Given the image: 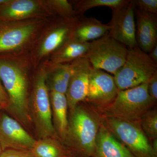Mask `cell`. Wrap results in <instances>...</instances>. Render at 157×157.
Wrapping results in <instances>:
<instances>
[{
    "label": "cell",
    "mask_w": 157,
    "mask_h": 157,
    "mask_svg": "<svg viewBox=\"0 0 157 157\" xmlns=\"http://www.w3.org/2000/svg\"><path fill=\"white\" fill-rule=\"evenodd\" d=\"M67 135L63 144L75 157H92L103 116L85 102L69 110Z\"/></svg>",
    "instance_id": "6da1fadb"
},
{
    "label": "cell",
    "mask_w": 157,
    "mask_h": 157,
    "mask_svg": "<svg viewBox=\"0 0 157 157\" xmlns=\"http://www.w3.org/2000/svg\"><path fill=\"white\" fill-rule=\"evenodd\" d=\"M0 79L8 96L6 110L25 128L32 123L29 108V82L25 69L7 56H0Z\"/></svg>",
    "instance_id": "7a4b0ae2"
},
{
    "label": "cell",
    "mask_w": 157,
    "mask_h": 157,
    "mask_svg": "<svg viewBox=\"0 0 157 157\" xmlns=\"http://www.w3.org/2000/svg\"><path fill=\"white\" fill-rule=\"evenodd\" d=\"M147 82L136 87L119 90L113 102L99 111L102 116L140 123L142 116L155 107L147 91Z\"/></svg>",
    "instance_id": "3957f363"
},
{
    "label": "cell",
    "mask_w": 157,
    "mask_h": 157,
    "mask_svg": "<svg viewBox=\"0 0 157 157\" xmlns=\"http://www.w3.org/2000/svg\"><path fill=\"white\" fill-rule=\"evenodd\" d=\"M47 75L46 71L43 69L39 71L36 77L30 96V114L32 123L35 127L37 139L52 137L59 140L52 124Z\"/></svg>",
    "instance_id": "277c9868"
},
{
    "label": "cell",
    "mask_w": 157,
    "mask_h": 157,
    "mask_svg": "<svg viewBox=\"0 0 157 157\" xmlns=\"http://www.w3.org/2000/svg\"><path fill=\"white\" fill-rule=\"evenodd\" d=\"M157 72V65L138 46L128 48L124 65L113 75L119 90L136 87L147 82Z\"/></svg>",
    "instance_id": "5b68a950"
},
{
    "label": "cell",
    "mask_w": 157,
    "mask_h": 157,
    "mask_svg": "<svg viewBox=\"0 0 157 157\" xmlns=\"http://www.w3.org/2000/svg\"><path fill=\"white\" fill-rule=\"evenodd\" d=\"M128 48L109 34L90 42L86 57L93 68L113 76L124 65Z\"/></svg>",
    "instance_id": "8992f818"
},
{
    "label": "cell",
    "mask_w": 157,
    "mask_h": 157,
    "mask_svg": "<svg viewBox=\"0 0 157 157\" xmlns=\"http://www.w3.org/2000/svg\"><path fill=\"white\" fill-rule=\"evenodd\" d=\"M103 123L135 157H157L154 153L151 143L142 131L140 123L130 122L103 116Z\"/></svg>",
    "instance_id": "52a82bcc"
},
{
    "label": "cell",
    "mask_w": 157,
    "mask_h": 157,
    "mask_svg": "<svg viewBox=\"0 0 157 157\" xmlns=\"http://www.w3.org/2000/svg\"><path fill=\"white\" fill-rule=\"evenodd\" d=\"M43 22L39 17L21 21H0V56L25 47Z\"/></svg>",
    "instance_id": "ba28073f"
},
{
    "label": "cell",
    "mask_w": 157,
    "mask_h": 157,
    "mask_svg": "<svg viewBox=\"0 0 157 157\" xmlns=\"http://www.w3.org/2000/svg\"><path fill=\"white\" fill-rule=\"evenodd\" d=\"M118 91L113 75L92 67L87 96L84 102L100 111L113 102Z\"/></svg>",
    "instance_id": "9c48e42d"
},
{
    "label": "cell",
    "mask_w": 157,
    "mask_h": 157,
    "mask_svg": "<svg viewBox=\"0 0 157 157\" xmlns=\"http://www.w3.org/2000/svg\"><path fill=\"white\" fill-rule=\"evenodd\" d=\"M135 7L134 1H129L120 9L112 11V18L109 24V36L128 48L138 46L135 19Z\"/></svg>",
    "instance_id": "30bf717a"
},
{
    "label": "cell",
    "mask_w": 157,
    "mask_h": 157,
    "mask_svg": "<svg viewBox=\"0 0 157 157\" xmlns=\"http://www.w3.org/2000/svg\"><path fill=\"white\" fill-rule=\"evenodd\" d=\"M36 140L19 122L9 114L0 112V145L2 151H30Z\"/></svg>",
    "instance_id": "8fae6325"
},
{
    "label": "cell",
    "mask_w": 157,
    "mask_h": 157,
    "mask_svg": "<svg viewBox=\"0 0 157 157\" xmlns=\"http://www.w3.org/2000/svg\"><path fill=\"white\" fill-rule=\"evenodd\" d=\"M72 73L66 93L69 110L87 97L91 65L86 57L80 58L71 63Z\"/></svg>",
    "instance_id": "7c38bea8"
},
{
    "label": "cell",
    "mask_w": 157,
    "mask_h": 157,
    "mask_svg": "<svg viewBox=\"0 0 157 157\" xmlns=\"http://www.w3.org/2000/svg\"><path fill=\"white\" fill-rule=\"evenodd\" d=\"M42 2L33 0H8L0 5V21H17L39 18L45 11Z\"/></svg>",
    "instance_id": "4fadbf2b"
},
{
    "label": "cell",
    "mask_w": 157,
    "mask_h": 157,
    "mask_svg": "<svg viewBox=\"0 0 157 157\" xmlns=\"http://www.w3.org/2000/svg\"><path fill=\"white\" fill-rule=\"evenodd\" d=\"M136 16L137 45L143 51L148 54L157 45V15L137 9Z\"/></svg>",
    "instance_id": "5bb4252c"
},
{
    "label": "cell",
    "mask_w": 157,
    "mask_h": 157,
    "mask_svg": "<svg viewBox=\"0 0 157 157\" xmlns=\"http://www.w3.org/2000/svg\"><path fill=\"white\" fill-rule=\"evenodd\" d=\"M77 18H61L43 39L38 52L39 58L56 51L64 43L73 37V30Z\"/></svg>",
    "instance_id": "9a60e30c"
},
{
    "label": "cell",
    "mask_w": 157,
    "mask_h": 157,
    "mask_svg": "<svg viewBox=\"0 0 157 157\" xmlns=\"http://www.w3.org/2000/svg\"><path fill=\"white\" fill-rule=\"evenodd\" d=\"M92 157H135L132 153L101 124Z\"/></svg>",
    "instance_id": "2e32d148"
},
{
    "label": "cell",
    "mask_w": 157,
    "mask_h": 157,
    "mask_svg": "<svg viewBox=\"0 0 157 157\" xmlns=\"http://www.w3.org/2000/svg\"><path fill=\"white\" fill-rule=\"evenodd\" d=\"M52 117L54 128L62 143L67 132L69 115L68 105L66 94L50 91Z\"/></svg>",
    "instance_id": "e0dca14e"
},
{
    "label": "cell",
    "mask_w": 157,
    "mask_h": 157,
    "mask_svg": "<svg viewBox=\"0 0 157 157\" xmlns=\"http://www.w3.org/2000/svg\"><path fill=\"white\" fill-rule=\"evenodd\" d=\"M109 29V24H104L94 17H84L80 20L77 18L73 38L81 42H90L108 34Z\"/></svg>",
    "instance_id": "ac0fdd59"
},
{
    "label": "cell",
    "mask_w": 157,
    "mask_h": 157,
    "mask_svg": "<svg viewBox=\"0 0 157 157\" xmlns=\"http://www.w3.org/2000/svg\"><path fill=\"white\" fill-rule=\"evenodd\" d=\"M90 42H83L72 38L55 52L53 60L55 64L67 63L86 56Z\"/></svg>",
    "instance_id": "d6986e66"
},
{
    "label": "cell",
    "mask_w": 157,
    "mask_h": 157,
    "mask_svg": "<svg viewBox=\"0 0 157 157\" xmlns=\"http://www.w3.org/2000/svg\"><path fill=\"white\" fill-rule=\"evenodd\" d=\"M30 151L34 157H75L59 140L52 137L36 139Z\"/></svg>",
    "instance_id": "ffe728a7"
},
{
    "label": "cell",
    "mask_w": 157,
    "mask_h": 157,
    "mask_svg": "<svg viewBox=\"0 0 157 157\" xmlns=\"http://www.w3.org/2000/svg\"><path fill=\"white\" fill-rule=\"evenodd\" d=\"M51 73L50 81H47V86L50 91L66 94L72 73L71 64H55Z\"/></svg>",
    "instance_id": "44dd1931"
},
{
    "label": "cell",
    "mask_w": 157,
    "mask_h": 157,
    "mask_svg": "<svg viewBox=\"0 0 157 157\" xmlns=\"http://www.w3.org/2000/svg\"><path fill=\"white\" fill-rule=\"evenodd\" d=\"M128 2V0H81L76 2L74 10L76 14H82L92 8L105 6L109 7L113 11Z\"/></svg>",
    "instance_id": "7402d4cb"
},
{
    "label": "cell",
    "mask_w": 157,
    "mask_h": 157,
    "mask_svg": "<svg viewBox=\"0 0 157 157\" xmlns=\"http://www.w3.org/2000/svg\"><path fill=\"white\" fill-rule=\"evenodd\" d=\"M140 124L142 131L148 138H157V109L155 107L145 113L140 118Z\"/></svg>",
    "instance_id": "603a6c76"
},
{
    "label": "cell",
    "mask_w": 157,
    "mask_h": 157,
    "mask_svg": "<svg viewBox=\"0 0 157 157\" xmlns=\"http://www.w3.org/2000/svg\"><path fill=\"white\" fill-rule=\"evenodd\" d=\"M47 3L51 6V9L56 11L61 18L72 19L76 18V12L73 6L67 0H54Z\"/></svg>",
    "instance_id": "cb8c5ba5"
},
{
    "label": "cell",
    "mask_w": 157,
    "mask_h": 157,
    "mask_svg": "<svg viewBox=\"0 0 157 157\" xmlns=\"http://www.w3.org/2000/svg\"><path fill=\"white\" fill-rule=\"evenodd\" d=\"M134 2L140 11L157 15V0H136Z\"/></svg>",
    "instance_id": "d4e9b609"
},
{
    "label": "cell",
    "mask_w": 157,
    "mask_h": 157,
    "mask_svg": "<svg viewBox=\"0 0 157 157\" xmlns=\"http://www.w3.org/2000/svg\"><path fill=\"white\" fill-rule=\"evenodd\" d=\"M0 157H34L31 151L6 149L3 151Z\"/></svg>",
    "instance_id": "484cf974"
},
{
    "label": "cell",
    "mask_w": 157,
    "mask_h": 157,
    "mask_svg": "<svg viewBox=\"0 0 157 157\" xmlns=\"http://www.w3.org/2000/svg\"><path fill=\"white\" fill-rule=\"evenodd\" d=\"M147 91L152 100L156 104L157 101V72L147 82Z\"/></svg>",
    "instance_id": "4316f807"
},
{
    "label": "cell",
    "mask_w": 157,
    "mask_h": 157,
    "mask_svg": "<svg viewBox=\"0 0 157 157\" xmlns=\"http://www.w3.org/2000/svg\"><path fill=\"white\" fill-rule=\"evenodd\" d=\"M8 96L0 79V105L2 107L3 109L5 110L8 107Z\"/></svg>",
    "instance_id": "83f0119b"
},
{
    "label": "cell",
    "mask_w": 157,
    "mask_h": 157,
    "mask_svg": "<svg viewBox=\"0 0 157 157\" xmlns=\"http://www.w3.org/2000/svg\"><path fill=\"white\" fill-rule=\"evenodd\" d=\"M152 61L157 65V45L148 54Z\"/></svg>",
    "instance_id": "f1b7e54d"
},
{
    "label": "cell",
    "mask_w": 157,
    "mask_h": 157,
    "mask_svg": "<svg viewBox=\"0 0 157 157\" xmlns=\"http://www.w3.org/2000/svg\"><path fill=\"white\" fill-rule=\"evenodd\" d=\"M151 143L152 149L155 155L157 156V138L152 140Z\"/></svg>",
    "instance_id": "f546056e"
},
{
    "label": "cell",
    "mask_w": 157,
    "mask_h": 157,
    "mask_svg": "<svg viewBox=\"0 0 157 157\" xmlns=\"http://www.w3.org/2000/svg\"><path fill=\"white\" fill-rule=\"evenodd\" d=\"M8 0H0V5L6 2Z\"/></svg>",
    "instance_id": "4dcf8cb0"
},
{
    "label": "cell",
    "mask_w": 157,
    "mask_h": 157,
    "mask_svg": "<svg viewBox=\"0 0 157 157\" xmlns=\"http://www.w3.org/2000/svg\"><path fill=\"white\" fill-rule=\"evenodd\" d=\"M2 147H1V145H0V155L2 153Z\"/></svg>",
    "instance_id": "1f68e13d"
},
{
    "label": "cell",
    "mask_w": 157,
    "mask_h": 157,
    "mask_svg": "<svg viewBox=\"0 0 157 157\" xmlns=\"http://www.w3.org/2000/svg\"><path fill=\"white\" fill-rule=\"evenodd\" d=\"M2 109H3L1 105H0V112H1V110H2Z\"/></svg>",
    "instance_id": "d6a6232c"
}]
</instances>
